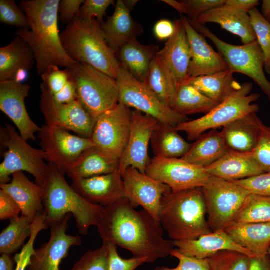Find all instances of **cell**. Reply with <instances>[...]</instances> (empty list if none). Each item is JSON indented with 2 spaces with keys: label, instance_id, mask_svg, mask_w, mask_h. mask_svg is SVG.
Masks as SVG:
<instances>
[{
  "label": "cell",
  "instance_id": "1",
  "mask_svg": "<svg viewBox=\"0 0 270 270\" xmlns=\"http://www.w3.org/2000/svg\"><path fill=\"white\" fill-rule=\"evenodd\" d=\"M96 226L103 242L125 248L136 258H146L148 263L168 256L175 247L174 240L164 238L160 221L144 210H136L126 198L104 206Z\"/></svg>",
  "mask_w": 270,
  "mask_h": 270
},
{
  "label": "cell",
  "instance_id": "2",
  "mask_svg": "<svg viewBox=\"0 0 270 270\" xmlns=\"http://www.w3.org/2000/svg\"><path fill=\"white\" fill-rule=\"evenodd\" d=\"M60 0H24L20 6L26 14L30 28L18 29L16 36L24 40L35 57L38 74L42 75L50 67H70L75 62L66 53L58 27Z\"/></svg>",
  "mask_w": 270,
  "mask_h": 270
},
{
  "label": "cell",
  "instance_id": "3",
  "mask_svg": "<svg viewBox=\"0 0 270 270\" xmlns=\"http://www.w3.org/2000/svg\"><path fill=\"white\" fill-rule=\"evenodd\" d=\"M62 45L74 62L88 64L116 79L120 64L94 18L76 16L60 34Z\"/></svg>",
  "mask_w": 270,
  "mask_h": 270
},
{
  "label": "cell",
  "instance_id": "4",
  "mask_svg": "<svg viewBox=\"0 0 270 270\" xmlns=\"http://www.w3.org/2000/svg\"><path fill=\"white\" fill-rule=\"evenodd\" d=\"M48 165L42 199L46 224L49 226L70 214L79 234L86 236L90 226L99 223L104 206L86 200L69 185L64 174L54 164L48 162Z\"/></svg>",
  "mask_w": 270,
  "mask_h": 270
},
{
  "label": "cell",
  "instance_id": "5",
  "mask_svg": "<svg viewBox=\"0 0 270 270\" xmlns=\"http://www.w3.org/2000/svg\"><path fill=\"white\" fill-rule=\"evenodd\" d=\"M206 214L202 188L170 191L162 198L159 221L172 240H194L212 232Z\"/></svg>",
  "mask_w": 270,
  "mask_h": 270
},
{
  "label": "cell",
  "instance_id": "6",
  "mask_svg": "<svg viewBox=\"0 0 270 270\" xmlns=\"http://www.w3.org/2000/svg\"><path fill=\"white\" fill-rule=\"evenodd\" d=\"M0 142L7 148L0 164V184L10 182V176L17 172H26L35 178L36 183L46 185L48 165L47 156L42 150L32 147L11 124L6 123L0 128Z\"/></svg>",
  "mask_w": 270,
  "mask_h": 270
},
{
  "label": "cell",
  "instance_id": "7",
  "mask_svg": "<svg viewBox=\"0 0 270 270\" xmlns=\"http://www.w3.org/2000/svg\"><path fill=\"white\" fill-rule=\"evenodd\" d=\"M66 68L76 84L77 100L96 120L119 102L116 79L84 63Z\"/></svg>",
  "mask_w": 270,
  "mask_h": 270
},
{
  "label": "cell",
  "instance_id": "8",
  "mask_svg": "<svg viewBox=\"0 0 270 270\" xmlns=\"http://www.w3.org/2000/svg\"><path fill=\"white\" fill-rule=\"evenodd\" d=\"M252 87L250 82L242 84L238 90L204 116L180 123L175 128L178 132H185L188 140H196L206 130L224 128L250 113H256L260 110V106L253 102L258 100L260 95L250 94Z\"/></svg>",
  "mask_w": 270,
  "mask_h": 270
},
{
  "label": "cell",
  "instance_id": "9",
  "mask_svg": "<svg viewBox=\"0 0 270 270\" xmlns=\"http://www.w3.org/2000/svg\"><path fill=\"white\" fill-rule=\"evenodd\" d=\"M188 20L197 32L214 44L229 68L234 72L242 74L252 79L270 103V82L264 74V56L258 42L242 46L231 44L220 40L204 25Z\"/></svg>",
  "mask_w": 270,
  "mask_h": 270
},
{
  "label": "cell",
  "instance_id": "10",
  "mask_svg": "<svg viewBox=\"0 0 270 270\" xmlns=\"http://www.w3.org/2000/svg\"><path fill=\"white\" fill-rule=\"evenodd\" d=\"M201 188L208 216V222L212 231L224 230L230 224L250 194L232 181L213 176H210Z\"/></svg>",
  "mask_w": 270,
  "mask_h": 270
},
{
  "label": "cell",
  "instance_id": "11",
  "mask_svg": "<svg viewBox=\"0 0 270 270\" xmlns=\"http://www.w3.org/2000/svg\"><path fill=\"white\" fill-rule=\"evenodd\" d=\"M116 80L119 102L126 106L134 108L135 110L152 116L161 123L174 127L188 121L186 116L178 114L165 105L144 83L134 78L121 66Z\"/></svg>",
  "mask_w": 270,
  "mask_h": 270
},
{
  "label": "cell",
  "instance_id": "12",
  "mask_svg": "<svg viewBox=\"0 0 270 270\" xmlns=\"http://www.w3.org/2000/svg\"><path fill=\"white\" fill-rule=\"evenodd\" d=\"M145 174L168 186L172 192L201 188L210 176L205 168L190 164L182 158L156 156L150 159Z\"/></svg>",
  "mask_w": 270,
  "mask_h": 270
},
{
  "label": "cell",
  "instance_id": "13",
  "mask_svg": "<svg viewBox=\"0 0 270 270\" xmlns=\"http://www.w3.org/2000/svg\"><path fill=\"white\" fill-rule=\"evenodd\" d=\"M38 137L47 161L54 164L64 174L83 152L96 146L91 138L74 135L64 129L46 124L41 128Z\"/></svg>",
  "mask_w": 270,
  "mask_h": 270
},
{
  "label": "cell",
  "instance_id": "14",
  "mask_svg": "<svg viewBox=\"0 0 270 270\" xmlns=\"http://www.w3.org/2000/svg\"><path fill=\"white\" fill-rule=\"evenodd\" d=\"M40 109L46 124L72 131L80 136L91 138L96 120L76 100L69 104L56 102L42 82Z\"/></svg>",
  "mask_w": 270,
  "mask_h": 270
},
{
  "label": "cell",
  "instance_id": "15",
  "mask_svg": "<svg viewBox=\"0 0 270 270\" xmlns=\"http://www.w3.org/2000/svg\"><path fill=\"white\" fill-rule=\"evenodd\" d=\"M131 125V110L118 102L96 120L91 139L94 145L118 157L128 144Z\"/></svg>",
  "mask_w": 270,
  "mask_h": 270
},
{
  "label": "cell",
  "instance_id": "16",
  "mask_svg": "<svg viewBox=\"0 0 270 270\" xmlns=\"http://www.w3.org/2000/svg\"><path fill=\"white\" fill-rule=\"evenodd\" d=\"M159 122L140 111H131V125L126 148L120 158L118 172L122 175L130 167L145 174L150 159L148 148Z\"/></svg>",
  "mask_w": 270,
  "mask_h": 270
},
{
  "label": "cell",
  "instance_id": "17",
  "mask_svg": "<svg viewBox=\"0 0 270 270\" xmlns=\"http://www.w3.org/2000/svg\"><path fill=\"white\" fill-rule=\"evenodd\" d=\"M72 216L68 214L49 226V240L35 249L26 270H60V264L71 247L81 246L82 240L79 236L66 234Z\"/></svg>",
  "mask_w": 270,
  "mask_h": 270
},
{
  "label": "cell",
  "instance_id": "18",
  "mask_svg": "<svg viewBox=\"0 0 270 270\" xmlns=\"http://www.w3.org/2000/svg\"><path fill=\"white\" fill-rule=\"evenodd\" d=\"M175 31L157 54L172 90L176 94L179 86L188 80L191 60L190 46L180 18L174 21Z\"/></svg>",
  "mask_w": 270,
  "mask_h": 270
},
{
  "label": "cell",
  "instance_id": "19",
  "mask_svg": "<svg viewBox=\"0 0 270 270\" xmlns=\"http://www.w3.org/2000/svg\"><path fill=\"white\" fill-rule=\"evenodd\" d=\"M122 178L126 197L133 207L142 206L159 221L161 200L164 194L172 191L170 188L132 167L125 170Z\"/></svg>",
  "mask_w": 270,
  "mask_h": 270
},
{
  "label": "cell",
  "instance_id": "20",
  "mask_svg": "<svg viewBox=\"0 0 270 270\" xmlns=\"http://www.w3.org/2000/svg\"><path fill=\"white\" fill-rule=\"evenodd\" d=\"M30 86L15 80L0 82V110L17 127L20 135L26 140H36L35 134L41 128L30 116L24 100Z\"/></svg>",
  "mask_w": 270,
  "mask_h": 270
},
{
  "label": "cell",
  "instance_id": "21",
  "mask_svg": "<svg viewBox=\"0 0 270 270\" xmlns=\"http://www.w3.org/2000/svg\"><path fill=\"white\" fill-rule=\"evenodd\" d=\"M188 40L191 60L188 72V79L212 74L229 68L223 56L207 42L206 37L197 32L188 18L182 16Z\"/></svg>",
  "mask_w": 270,
  "mask_h": 270
},
{
  "label": "cell",
  "instance_id": "22",
  "mask_svg": "<svg viewBox=\"0 0 270 270\" xmlns=\"http://www.w3.org/2000/svg\"><path fill=\"white\" fill-rule=\"evenodd\" d=\"M72 186L88 201L103 206L126 198L118 172L74 181Z\"/></svg>",
  "mask_w": 270,
  "mask_h": 270
},
{
  "label": "cell",
  "instance_id": "23",
  "mask_svg": "<svg viewBox=\"0 0 270 270\" xmlns=\"http://www.w3.org/2000/svg\"><path fill=\"white\" fill-rule=\"evenodd\" d=\"M34 62L30 47L16 36L8 45L0 48V82L15 80L22 82Z\"/></svg>",
  "mask_w": 270,
  "mask_h": 270
},
{
  "label": "cell",
  "instance_id": "24",
  "mask_svg": "<svg viewBox=\"0 0 270 270\" xmlns=\"http://www.w3.org/2000/svg\"><path fill=\"white\" fill-rule=\"evenodd\" d=\"M10 182L0 184V190L8 194L19 206L22 216L33 222L44 212L42 199L44 188L30 180L23 172L12 174Z\"/></svg>",
  "mask_w": 270,
  "mask_h": 270
},
{
  "label": "cell",
  "instance_id": "25",
  "mask_svg": "<svg viewBox=\"0 0 270 270\" xmlns=\"http://www.w3.org/2000/svg\"><path fill=\"white\" fill-rule=\"evenodd\" d=\"M194 22L202 25L219 24L222 29L239 36L243 44L257 41L248 12L226 4L204 13Z\"/></svg>",
  "mask_w": 270,
  "mask_h": 270
},
{
  "label": "cell",
  "instance_id": "26",
  "mask_svg": "<svg viewBox=\"0 0 270 270\" xmlns=\"http://www.w3.org/2000/svg\"><path fill=\"white\" fill-rule=\"evenodd\" d=\"M177 250L182 254L198 258H208L221 250L238 252L250 258L256 256L242 247L224 231H212L194 240L174 241Z\"/></svg>",
  "mask_w": 270,
  "mask_h": 270
},
{
  "label": "cell",
  "instance_id": "27",
  "mask_svg": "<svg viewBox=\"0 0 270 270\" xmlns=\"http://www.w3.org/2000/svg\"><path fill=\"white\" fill-rule=\"evenodd\" d=\"M130 12L123 0H118L112 15L101 24L106 42L116 52L143 32L142 26L134 21Z\"/></svg>",
  "mask_w": 270,
  "mask_h": 270
},
{
  "label": "cell",
  "instance_id": "28",
  "mask_svg": "<svg viewBox=\"0 0 270 270\" xmlns=\"http://www.w3.org/2000/svg\"><path fill=\"white\" fill-rule=\"evenodd\" d=\"M120 159L96 146L84 152L68 167L66 174L72 180L118 172Z\"/></svg>",
  "mask_w": 270,
  "mask_h": 270
},
{
  "label": "cell",
  "instance_id": "29",
  "mask_svg": "<svg viewBox=\"0 0 270 270\" xmlns=\"http://www.w3.org/2000/svg\"><path fill=\"white\" fill-rule=\"evenodd\" d=\"M205 168L210 176L228 181L264 173L252 152H241L230 149L220 160Z\"/></svg>",
  "mask_w": 270,
  "mask_h": 270
},
{
  "label": "cell",
  "instance_id": "30",
  "mask_svg": "<svg viewBox=\"0 0 270 270\" xmlns=\"http://www.w3.org/2000/svg\"><path fill=\"white\" fill-rule=\"evenodd\" d=\"M262 122L256 112H252L224 126L222 132L228 148L252 152L258 141Z\"/></svg>",
  "mask_w": 270,
  "mask_h": 270
},
{
  "label": "cell",
  "instance_id": "31",
  "mask_svg": "<svg viewBox=\"0 0 270 270\" xmlns=\"http://www.w3.org/2000/svg\"><path fill=\"white\" fill-rule=\"evenodd\" d=\"M224 230L235 242L256 256L268 254L270 248V222H232Z\"/></svg>",
  "mask_w": 270,
  "mask_h": 270
},
{
  "label": "cell",
  "instance_id": "32",
  "mask_svg": "<svg viewBox=\"0 0 270 270\" xmlns=\"http://www.w3.org/2000/svg\"><path fill=\"white\" fill-rule=\"evenodd\" d=\"M159 51L156 45H144L136 40L124 46L116 54L120 66L136 80L144 82L150 66Z\"/></svg>",
  "mask_w": 270,
  "mask_h": 270
},
{
  "label": "cell",
  "instance_id": "33",
  "mask_svg": "<svg viewBox=\"0 0 270 270\" xmlns=\"http://www.w3.org/2000/svg\"><path fill=\"white\" fill-rule=\"evenodd\" d=\"M228 150L222 131L212 130L192 144L190 149L182 158L206 168L220 160Z\"/></svg>",
  "mask_w": 270,
  "mask_h": 270
},
{
  "label": "cell",
  "instance_id": "34",
  "mask_svg": "<svg viewBox=\"0 0 270 270\" xmlns=\"http://www.w3.org/2000/svg\"><path fill=\"white\" fill-rule=\"evenodd\" d=\"M230 68L212 74L190 78L188 83L208 98L222 103L238 90L241 86Z\"/></svg>",
  "mask_w": 270,
  "mask_h": 270
},
{
  "label": "cell",
  "instance_id": "35",
  "mask_svg": "<svg viewBox=\"0 0 270 270\" xmlns=\"http://www.w3.org/2000/svg\"><path fill=\"white\" fill-rule=\"evenodd\" d=\"M178 132L174 126L159 122L150 140L156 156L182 158L188 152L192 144L188 143Z\"/></svg>",
  "mask_w": 270,
  "mask_h": 270
},
{
  "label": "cell",
  "instance_id": "36",
  "mask_svg": "<svg viewBox=\"0 0 270 270\" xmlns=\"http://www.w3.org/2000/svg\"><path fill=\"white\" fill-rule=\"evenodd\" d=\"M219 104L192 86L184 82L177 90L172 108L178 114L186 116L198 113L207 114Z\"/></svg>",
  "mask_w": 270,
  "mask_h": 270
},
{
  "label": "cell",
  "instance_id": "37",
  "mask_svg": "<svg viewBox=\"0 0 270 270\" xmlns=\"http://www.w3.org/2000/svg\"><path fill=\"white\" fill-rule=\"evenodd\" d=\"M32 222L22 216L10 220L9 225L0 234V253L10 254L22 246L31 235Z\"/></svg>",
  "mask_w": 270,
  "mask_h": 270
},
{
  "label": "cell",
  "instance_id": "38",
  "mask_svg": "<svg viewBox=\"0 0 270 270\" xmlns=\"http://www.w3.org/2000/svg\"><path fill=\"white\" fill-rule=\"evenodd\" d=\"M270 222V196L250 194L232 222Z\"/></svg>",
  "mask_w": 270,
  "mask_h": 270
},
{
  "label": "cell",
  "instance_id": "39",
  "mask_svg": "<svg viewBox=\"0 0 270 270\" xmlns=\"http://www.w3.org/2000/svg\"><path fill=\"white\" fill-rule=\"evenodd\" d=\"M166 106L170 108L175 98L157 56L152 60L144 82Z\"/></svg>",
  "mask_w": 270,
  "mask_h": 270
},
{
  "label": "cell",
  "instance_id": "40",
  "mask_svg": "<svg viewBox=\"0 0 270 270\" xmlns=\"http://www.w3.org/2000/svg\"><path fill=\"white\" fill-rule=\"evenodd\" d=\"M251 24L264 56V69L270 75V24L256 8L248 12Z\"/></svg>",
  "mask_w": 270,
  "mask_h": 270
},
{
  "label": "cell",
  "instance_id": "41",
  "mask_svg": "<svg viewBox=\"0 0 270 270\" xmlns=\"http://www.w3.org/2000/svg\"><path fill=\"white\" fill-rule=\"evenodd\" d=\"M250 257L232 250H221L208 258L210 270H248Z\"/></svg>",
  "mask_w": 270,
  "mask_h": 270
},
{
  "label": "cell",
  "instance_id": "42",
  "mask_svg": "<svg viewBox=\"0 0 270 270\" xmlns=\"http://www.w3.org/2000/svg\"><path fill=\"white\" fill-rule=\"evenodd\" d=\"M70 270H108V244L103 242L97 249L87 251Z\"/></svg>",
  "mask_w": 270,
  "mask_h": 270
},
{
  "label": "cell",
  "instance_id": "43",
  "mask_svg": "<svg viewBox=\"0 0 270 270\" xmlns=\"http://www.w3.org/2000/svg\"><path fill=\"white\" fill-rule=\"evenodd\" d=\"M48 227L44 214L36 216L32 222V232L28 240L23 246L21 252L14 256V260L16 263L15 270H26L30 258L34 252V244L38 234Z\"/></svg>",
  "mask_w": 270,
  "mask_h": 270
},
{
  "label": "cell",
  "instance_id": "44",
  "mask_svg": "<svg viewBox=\"0 0 270 270\" xmlns=\"http://www.w3.org/2000/svg\"><path fill=\"white\" fill-rule=\"evenodd\" d=\"M0 22L18 29L30 30V28L26 14L14 0H0Z\"/></svg>",
  "mask_w": 270,
  "mask_h": 270
},
{
  "label": "cell",
  "instance_id": "45",
  "mask_svg": "<svg viewBox=\"0 0 270 270\" xmlns=\"http://www.w3.org/2000/svg\"><path fill=\"white\" fill-rule=\"evenodd\" d=\"M252 154L264 172H270V127L263 122L258 141Z\"/></svg>",
  "mask_w": 270,
  "mask_h": 270
},
{
  "label": "cell",
  "instance_id": "46",
  "mask_svg": "<svg viewBox=\"0 0 270 270\" xmlns=\"http://www.w3.org/2000/svg\"><path fill=\"white\" fill-rule=\"evenodd\" d=\"M232 182L246 189L250 194L270 196V172Z\"/></svg>",
  "mask_w": 270,
  "mask_h": 270
},
{
  "label": "cell",
  "instance_id": "47",
  "mask_svg": "<svg viewBox=\"0 0 270 270\" xmlns=\"http://www.w3.org/2000/svg\"><path fill=\"white\" fill-rule=\"evenodd\" d=\"M41 77L42 83L52 95H54L64 88L70 78V74L66 68L62 70L58 66H54L50 68Z\"/></svg>",
  "mask_w": 270,
  "mask_h": 270
},
{
  "label": "cell",
  "instance_id": "48",
  "mask_svg": "<svg viewBox=\"0 0 270 270\" xmlns=\"http://www.w3.org/2000/svg\"><path fill=\"white\" fill-rule=\"evenodd\" d=\"M106 243L108 252V270H135L142 264L148 263L146 258H122L118 253L116 246L112 243Z\"/></svg>",
  "mask_w": 270,
  "mask_h": 270
},
{
  "label": "cell",
  "instance_id": "49",
  "mask_svg": "<svg viewBox=\"0 0 270 270\" xmlns=\"http://www.w3.org/2000/svg\"><path fill=\"white\" fill-rule=\"evenodd\" d=\"M114 3V0H85L77 16L87 19L96 17L102 24L104 22L103 18L106 15L108 8Z\"/></svg>",
  "mask_w": 270,
  "mask_h": 270
},
{
  "label": "cell",
  "instance_id": "50",
  "mask_svg": "<svg viewBox=\"0 0 270 270\" xmlns=\"http://www.w3.org/2000/svg\"><path fill=\"white\" fill-rule=\"evenodd\" d=\"M170 256L178 260V266L174 268L160 267L161 270H210L208 258L200 259L186 256L174 248L172 251Z\"/></svg>",
  "mask_w": 270,
  "mask_h": 270
},
{
  "label": "cell",
  "instance_id": "51",
  "mask_svg": "<svg viewBox=\"0 0 270 270\" xmlns=\"http://www.w3.org/2000/svg\"><path fill=\"white\" fill-rule=\"evenodd\" d=\"M226 0H185L186 14L190 20L195 21L200 15L213 8L225 4Z\"/></svg>",
  "mask_w": 270,
  "mask_h": 270
},
{
  "label": "cell",
  "instance_id": "52",
  "mask_svg": "<svg viewBox=\"0 0 270 270\" xmlns=\"http://www.w3.org/2000/svg\"><path fill=\"white\" fill-rule=\"evenodd\" d=\"M85 0H62L58 6L60 19L67 25L77 16Z\"/></svg>",
  "mask_w": 270,
  "mask_h": 270
},
{
  "label": "cell",
  "instance_id": "53",
  "mask_svg": "<svg viewBox=\"0 0 270 270\" xmlns=\"http://www.w3.org/2000/svg\"><path fill=\"white\" fill-rule=\"evenodd\" d=\"M21 210L18 204L6 192L0 190V220L19 217Z\"/></svg>",
  "mask_w": 270,
  "mask_h": 270
},
{
  "label": "cell",
  "instance_id": "54",
  "mask_svg": "<svg viewBox=\"0 0 270 270\" xmlns=\"http://www.w3.org/2000/svg\"><path fill=\"white\" fill-rule=\"evenodd\" d=\"M52 96L54 100L60 104H69L77 100L76 86L70 76L64 88L58 93Z\"/></svg>",
  "mask_w": 270,
  "mask_h": 270
},
{
  "label": "cell",
  "instance_id": "55",
  "mask_svg": "<svg viewBox=\"0 0 270 270\" xmlns=\"http://www.w3.org/2000/svg\"><path fill=\"white\" fill-rule=\"evenodd\" d=\"M174 31V22L166 19L158 21L154 28L155 36L160 40H168L173 36Z\"/></svg>",
  "mask_w": 270,
  "mask_h": 270
},
{
  "label": "cell",
  "instance_id": "56",
  "mask_svg": "<svg viewBox=\"0 0 270 270\" xmlns=\"http://www.w3.org/2000/svg\"><path fill=\"white\" fill-rule=\"evenodd\" d=\"M248 270H270V254L250 258Z\"/></svg>",
  "mask_w": 270,
  "mask_h": 270
},
{
  "label": "cell",
  "instance_id": "57",
  "mask_svg": "<svg viewBox=\"0 0 270 270\" xmlns=\"http://www.w3.org/2000/svg\"><path fill=\"white\" fill-rule=\"evenodd\" d=\"M259 4L258 0H226L225 4L248 12Z\"/></svg>",
  "mask_w": 270,
  "mask_h": 270
},
{
  "label": "cell",
  "instance_id": "58",
  "mask_svg": "<svg viewBox=\"0 0 270 270\" xmlns=\"http://www.w3.org/2000/svg\"><path fill=\"white\" fill-rule=\"evenodd\" d=\"M13 262L10 254H2L0 257V270H12Z\"/></svg>",
  "mask_w": 270,
  "mask_h": 270
},
{
  "label": "cell",
  "instance_id": "59",
  "mask_svg": "<svg viewBox=\"0 0 270 270\" xmlns=\"http://www.w3.org/2000/svg\"><path fill=\"white\" fill-rule=\"evenodd\" d=\"M161 1L171 6L181 14H186V8L182 1L178 2L174 0H162Z\"/></svg>",
  "mask_w": 270,
  "mask_h": 270
},
{
  "label": "cell",
  "instance_id": "60",
  "mask_svg": "<svg viewBox=\"0 0 270 270\" xmlns=\"http://www.w3.org/2000/svg\"><path fill=\"white\" fill-rule=\"evenodd\" d=\"M262 15L270 24V0H262Z\"/></svg>",
  "mask_w": 270,
  "mask_h": 270
},
{
  "label": "cell",
  "instance_id": "61",
  "mask_svg": "<svg viewBox=\"0 0 270 270\" xmlns=\"http://www.w3.org/2000/svg\"><path fill=\"white\" fill-rule=\"evenodd\" d=\"M123 2L126 6L130 12L133 10L134 6L138 2V0H124Z\"/></svg>",
  "mask_w": 270,
  "mask_h": 270
},
{
  "label": "cell",
  "instance_id": "62",
  "mask_svg": "<svg viewBox=\"0 0 270 270\" xmlns=\"http://www.w3.org/2000/svg\"><path fill=\"white\" fill-rule=\"evenodd\" d=\"M154 270H161L160 267H156Z\"/></svg>",
  "mask_w": 270,
  "mask_h": 270
},
{
  "label": "cell",
  "instance_id": "63",
  "mask_svg": "<svg viewBox=\"0 0 270 270\" xmlns=\"http://www.w3.org/2000/svg\"><path fill=\"white\" fill-rule=\"evenodd\" d=\"M268 254H270V249H269V250H268Z\"/></svg>",
  "mask_w": 270,
  "mask_h": 270
}]
</instances>
